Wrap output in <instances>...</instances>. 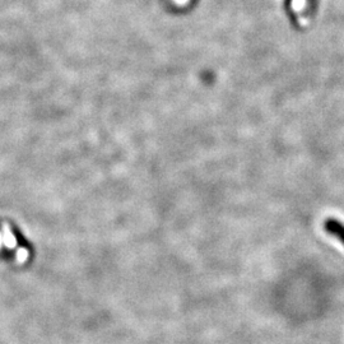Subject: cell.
I'll return each mask as SVG.
<instances>
[{"mask_svg":"<svg viewBox=\"0 0 344 344\" xmlns=\"http://www.w3.org/2000/svg\"><path fill=\"white\" fill-rule=\"evenodd\" d=\"M325 230L328 231V233H330V235H333L337 239L341 240L342 244L344 245V225L341 221L334 218L327 219V222H325Z\"/></svg>","mask_w":344,"mask_h":344,"instance_id":"obj_1","label":"cell"}]
</instances>
